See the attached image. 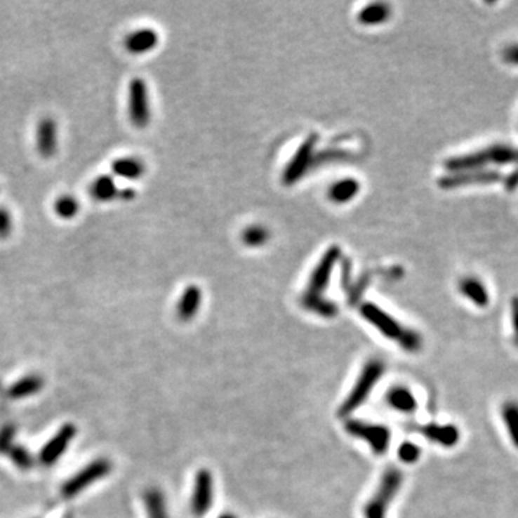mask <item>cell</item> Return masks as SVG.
Segmentation results:
<instances>
[{
  "mask_svg": "<svg viewBox=\"0 0 518 518\" xmlns=\"http://www.w3.org/2000/svg\"><path fill=\"white\" fill-rule=\"evenodd\" d=\"M340 256L341 249L337 245L330 246L324 252L319 264H317L315 268L312 270L305 288V293L301 297L303 307L310 312L323 317V319H333V317H336L338 312V307L333 301L327 300L323 294L330 282L331 272L336 264L338 263Z\"/></svg>",
  "mask_w": 518,
  "mask_h": 518,
  "instance_id": "6da1fadb",
  "label": "cell"
},
{
  "mask_svg": "<svg viewBox=\"0 0 518 518\" xmlns=\"http://www.w3.org/2000/svg\"><path fill=\"white\" fill-rule=\"evenodd\" d=\"M360 314L363 319L370 323L374 328L379 330L386 338L393 340L399 347L408 353H418L423 340L420 334L406 326H401L394 317L387 314L385 310L373 303H364L360 305Z\"/></svg>",
  "mask_w": 518,
  "mask_h": 518,
  "instance_id": "7a4b0ae2",
  "label": "cell"
},
{
  "mask_svg": "<svg viewBox=\"0 0 518 518\" xmlns=\"http://www.w3.org/2000/svg\"><path fill=\"white\" fill-rule=\"evenodd\" d=\"M489 164H518V149L507 146V144H493V146L478 152L448 159L445 161V168L449 173H458L485 168Z\"/></svg>",
  "mask_w": 518,
  "mask_h": 518,
  "instance_id": "3957f363",
  "label": "cell"
},
{
  "mask_svg": "<svg viewBox=\"0 0 518 518\" xmlns=\"http://www.w3.org/2000/svg\"><path fill=\"white\" fill-rule=\"evenodd\" d=\"M386 366L379 359H370L361 368L357 382L352 387L349 396L345 397L338 408V416L345 418L350 416L354 411H357L363 403L368 399L373 389L376 387L379 380L385 374Z\"/></svg>",
  "mask_w": 518,
  "mask_h": 518,
  "instance_id": "277c9868",
  "label": "cell"
},
{
  "mask_svg": "<svg viewBox=\"0 0 518 518\" xmlns=\"http://www.w3.org/2000/svg\"><path fill=\"white\" fill-rule=\"evenodd\" d=\"M403 484V474L399 468L390 467L382 475L379 486L371 498L364 504V518H386L389 507L396 498Z\"/></svg>",
  "mask_w": 518,
  "mask_h": 518,
  "instance_id": "5b68a950",
  "label": "cell"
},
{
  "mask_svg": "<svg viewBox=\"0 0 518 518\" xmlns=\"http://www.w3.org/2000/svg\"><path fill=\"white\" fill-rule=\"evenodd\" d=\"M344 430L353 438L367 442L376 455H385L390 446V429L385 425L350 419L344 423Z\"/></svg>",
  "mask_w": 518,
  "mask_h": 518,
  "instance_id": "8992f818",
  "label": "cell"
},
{
  "mask_svg": "<svg viewBox=\"0 0 518 518\" xmlns=\"http://www.w3.org/2000/svg\"><path fill=\"white\" fill-rule=\"evenodd\" d=\"M112 470V464L105 458H100L93 460L91 464L84 467L74 477H71L61 488L64 498H74L78 494L84 493L86 488H90L95 482L101 481L107 475H109Z\"/></svg>",
  "mask_w": 518,
  "mask_h": 518,
  "instance_id": "52a82bcc",
  "label": "cell"
},
{
  "mask_svg": "<svg viewBox=\"0 0 518 518\" xmlns=\"http://www.w3.org/2000/svg\"><path fill=\"white\" fill-rule=\"evenodd\" d=\"M128 115L137 128H146L152 121V105L147 85L141 78H134L128 88Z\"/></svg>",
  "mask_w": 518,
  "mask_h": 518,
  "instance_id": "ba28073f",
  "label": "cell"
},
{
  "mask_svg": "<svg viewBox=\"0 0 518 518\" xmlns=\"http://www.w3.org/2000/svg\"><path fill=\"white\" fill-rule=\"evenodd\" d=\"M317 142H319V134H310L303 141V144L298 147V150L295 152V154L293 156L290 163H288L284 168L282 183L285 186H293L300 179H303V176L305 175L307 170L310 168V166L312 163Z\"/></svg>",
  "mask_w": 518,
  "mask_h": 518,
  "instance_id": "9c48e42d",
  "label": "cell"
},
{
  "mask_svg": "<svg viewBox=\"0 0 518 518\" xmlns=\"http://www.w3.org/2000/svg\"><path fill=\"white\" fill-rule=\"evenodd\" d=\"M213 477L209 470H199L194 475L193 491H192V511L196 517L206 515L215 498V485Z\"/></svg>",
  "mask_w": 518,
  "mask_h": 518,
  "instance_id": "30bf717a",
  "label": "cell"
},
{
  "mask_svg": "<svg viewBox=\"0 0 518 518\" xmlns=\"http://www.w3.org/2000/svg\"><path fill=\"white\" fill-rule=\"evenodd\" d=\"M501 179V173L493 168H479V170H470V171H458V173H448L446 176L439 179V186L442 189H458L465 187L471 185H488L496 183Z\"/></svg>",
  "mask_w": 518,
  "mask_h": 518,
  "instance_id": "8fae6325",
  "label": "cell"
},
{
  "mask_svg": "<svg viewBox=\"0 0 518 518\" xmlns=\"http://www.w3.org/2000/svg\"><path fill=\"white\" fill-rule=\"evenodd\" d=\"M77 435V426L74 423H65L56 434L48 441L39 453V460L42 465L52 467L62 458L68 446Z\"/></svg>",
  "mask_w": 518,
  "mask_h": 518,
  "instance_id": "7c38bea8",
  "label": "cell"
},
{
  "mask_svg": "<svg viewBox=\"0 0 518 518\" xmlns=\"http://www.w3.org/2000/svg\"><path fill=\"white\" fill-rule=\"evenodd\" d=\"M418 430L427 441L444 448H453L460 441V432L453 423H426Z\"/></svg>",
  "mask_w": 518,
  "mask_h": 518,
  "instance_id": "4fadbf2b",
  "label": "cell"
},
{
  "mask_svg": "<svg viewBox=\"0 0 518 518\" xmlns=\"http://www.w3.org/2000/svg\"><path fill=\"white\" fill-rule=\"evenodd\" d=\"M60 134L58 124L52 117H45L39 121L36 130V147L44 159H51L56 154L60 147Z\"/></svg>",
  "mask_w": 518,
  "mask_h": 518,
  "instance_id": "5bb4252c",
  "label": "cell"
},
{
  "mask_svg": "<svg viewBox=\"0 0 518 518\" xmlns=\"http://www.w3.org/2000/svg\"><path fill=\"white\" fill-rule=\"evenodd\" d=\"M159 41V34L153 27H141L126 38L124 46L133 55H142L152 52L157 46Z\"/></svg>",
  "mask_w": 518,
  "mask_h": 518,
  "instance_id": "9a60e30c",
  "label": "cell"
},
{
  "mask_svg": "<svg viewBox=\"0 0 518 518\" xmlns=\"http://www.w3.org/2000/svg\"><path fill=\"white\" fill-rule=\"evenodd\" d=\"M387 406L396 412L411 415L418 409V400L412 390L406 386H393L386 392Z\"/></svg>",
  "mask_w": 518,
  "mask_h": 518,
  "instance_id": "2e32d148",
  "label": "cell"
},
{
  "mask_svg": "<svg viewBox=\"0 0 518 518\" xmlns=\"http://www.w3.org/2000/svg\"><path fill=\"white\" fill-rule=\"evenodd\" d=\"M111 173H112V176L134 182L144 176V173H146V164H144L137 157H131V156L120 157L112 161Z\"/></svg>",
  "mask_w": 518,
  "mask_h": 518,
  "instance_id": "e0dca14e",
  "label": "cell"
},
{
  "mask_svg": "<svg viewBox=\"0 0 518 518\" xmlns=\"http://www.w3.org/2000/svg\"><path fill=\"white\" fill-rule=\"evenodd\" d=\"M201 290L197 285H189L178 303V317L182 321H190L197 315L201 305Z\"/></svg>",
  "mask_w": 518,
  "mask_h": 518,
  "instance_id": "ac0fdd59",
  "label": "cell"
},
{
  "mask_svg": "<svg viewBox=\"0 0 518 518\" xmlns=\"http://www.w3.org/2000/svg\"><path fill=\"white\" fill-rule=\"evenodd\" d=\"M459 293L467 300H470L474 305L479 308H485L489 304V293L486 286L475 277H465L458 284Z\"/></svg>",
  "mask_w": 518,
  "mask_h": 518,
  "instance_id": "d6986e66",
  "label": "cell"
},
{
  "mask_svg": "<svg viewBox=\"0 0 518 518\" xmlns=\"http://www.w3.org/2000/svg\"><path fill=\"white\" fill-rule=\"evenodd\" d=\"M360 192V183L359 180L353 179V178H347V179H341L337 180L336 183H333L328 189V199L337 205H343V204H349L350 200H353Z\"/></svg>",
  "mask_w": 518,
  "mask_h": 518,
  "instance_id": "ffe728a7",
  "label": "cell"
},
{
  "mask_svg": "<svg viewBox=\"0 0 518 518\" xmlns=\"http://www.w3.org/2000/svg\"><path fill=\"white\" fill-rule=\"evenodd\" d=\"M44 379L39 374H27V376L19 379L16 383L12 385L9 389V396L15 400L26 399L38 394L44 389Z\"/></svg>",
  "mask_w": 518,
  "mask_h": 518,
  "instance_id": "44dd1931",
  "label": "cell"
},
{
  "mask_svg": "<svg viewBox=\"0 0 518 518\" xmlns=\"http://www.w3.org/2000/svg\"><path fill=\"white\" fill-rule=\"evenodd\" d=\"M142 501L147 518H168L167 501L163 491H160L159 488L146 489Z\"/></svg>",
  "mask_w": 518,
  "mask_h": 518,
  "instance_id": "7402d4cb",
  "label": "cell"
},
{
  "mask_svg": "<svg viewBox=\"0 0 518 518\" xmlns=\"http://www.w3.org/2000/svg\"><path fill=\"white\" fill-rule=\"evenodd\" d=\"M90 193L98 201H111L114 199H119L120 187L117 186V182L114 180L112 176L102 175L93 182Z\"/></svg>",
  "mask_w": 518,
  "mask_h": 518,
  "instance_id": "603a6c76",
  "label": "cell"
},
{
  "mask_svg": "<svg viewBox=\"0 0 518 518\" xmlns=\"http://www.w3.org/2000/svg\"><path fill=\"white\" fill-rule=\"evenodd\" d=\"M501 419L511 444L518 449V401L507 400L501 406Z\"/></svg>",
  "mask_w": 518,
  "mask_h": 518,
  "instance_id": "cb8c5ba5",
  "label": "cell"
},
{
  "mask_svg": "<svg viewBox=\"0 0 518 518\" xmlns=\"http://www.w3.org/2000/svg\"><path fill=\"white\" fill-rule=\"evenodd\" d=\"M389 16H390L389 5L378 2L366 5L359 13V20L363 25H380L386 22Z\"/></svg>",
  "mask_w": 518,
  "mask_h": 518,
  "instance_id": "d4e9b609",
  "label": "cell"
},
{
  "mask_svg": "<svg viewBox=\"0 0 518 518\" xmlns=\"http://www.w3.org/2000/svg\"><path fill=\"white\" fill-rule=\"evenodd\" d=\"M55 213L62 219H72L79 213V201L72 194H62L55 200Z\"/></svg>",
  "mask_w": 518,
  "mask_h": 518,
  "instance_id": "484cf974",
  "label": "cell"
},
{
  "mask_svg": "<svg viewBox=\"0 0 518 518\" xmlns=\"http://www.w3.org/2000/svg\"><path fill=\"white\" fill-rule=\"evenodd\" d=\"M270 238V232L268 229L261 226V225H253V226H249L244 230L242 234V241L245 242V245L248 246H261L264 244H267Z\"/></svg>",
  "mask_w": 518,
  "mask_h": 518,
  "instance_id": "4316f807",
  "label": "cell"
},
{
  "mask_svg": "<svg viewBox=\"0 0 518 518\" xmlns=\"http://www.w3.org/2000/svg\"><path fill=\"white\" fill-rule=\"evenodd\" d=\"M9 458L12 459V463L19 468V470H31L34 467V456L31 455L25 446L20 445H15L9 452H8Z\"/></svg>",
  "mask_w": 518,
  "mask_h": 518,
  "instance_id": "83f0119b",
  "label": "cell"
},
{
  "mask_svg": "<svg viewBox=\"0 0 518 518\" xmlns=\"http://www.w3.org/2000/svg\"><path fill=\"white\" fill-rule=\"evenodd\" d=\"M420 448L413 442H403L397 449V456L403 464H415L420 458Z\"/></svg>",
  "mask_w": 518,
  "mask_h": 518,
  "instance_id": "f1b7e54d",
  "label": "cell"
},
{
  "mask_svg": "<svg viewBox=\"0 0 518 518\" xmlns=\"http://www.w3.org/2000/svg\"><path fill=\"white\" fill-rule=\"evenodd\" d=\"M16 427L15 425H6L0 429V453H6L15 446Z\"/></svg>",
  "mask_w": 518,
  "mask_h": 518,
  "instance_id": "f546056e",
  "label": "cell"
},
{
  "mask_svg": "<svg viewBox=\"0 0 518 518\" xmlns=\"http://www.w3.org/2000/svg\"><path fill=\"white\" fill-rule=\"evenodd\" d=\"M13 218L6 208H0V239H5L12 234Z\"/></svg>",
  "mask_w": 518,
  "mask_h": 518,
  "instance_id": "4dcf8cb0",
  "label": "cell"
},
{
  "mask_svg": "<svg viewBox=\"0 0 518 518\" xmlns=\"http://www.w3.org/2000/svg\"><path fill=\"white\" fill-rule=\"evenodd\" d=\"M511 326H512V340L515 347H518V297L511 301Z\"/></svg>",
  "mask_w": 518,
  "mask_h": 518,
  "instance_id": "1f68e13d",
  "label": "cell"
},
{
  "mask_svg": "<svg viewBox=\"0 0 518 518\" xmlns=\"http://www.w3.org/2000/svg\"><path fill=\"white\" fill-rule=\"evenodd\" d=\"M503 60L510 64V65H515L518 67V44H512L508 45L504 51H503Z\"/></svg>",
  "mask_w": 518,
  "mask_h": 518,
  "instance_id": "d6a6232c",
  "label": "cell"
},
{
  "mask_svg": "<svg viewBox=\"0 0 518 518\" xmlns=\"http://www.w3.org/2000/svg\"><path fill=\"white\" fill-rule=\"evenodd\" d=\"M504 186H505V189H507V190H510V192H512V190L518 189V167H517V168H514V170L510 173V175L507 176V179H505V182H504Z\"/></svg>",
  "mask_w": 518,
  "mask_h": 518,
  "instance_id": "836d02e7",
  "label": "cell"
},
{
  "mask_svg": "<svg viewBox=\"0 0 518 518\" xmlns=\"http://www.w3.org/2000/svg\"><path fill=\"white\" fill-rule=\"evenodd\" d=\"M135 197V190L133 187H126V189H120V194L119 199L123 200H133Z\"/></svg>",
  "mask_w": 518,
  "mask_h": 518,
  "instance_id": "e575fe53",
  "label": "cell"
},
{
  "mask_svg": "<svg viewBox=\"0 0 518 518\" xmlns=\"http://www.w3.org/2000/svg\"><path fill=\"white\" fill-rule=\"evenodd\" d=\"M218 518H237L234 514H229V512H226V514H222V515H219Z\"/></svg>",
  "mask_w": 518,
  "mask_h": 518,
  "instance_id": "d590c367",
  "label": "cell"
}]
</instances>
